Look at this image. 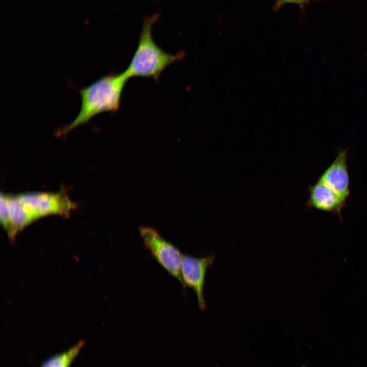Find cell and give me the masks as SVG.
<instances>
[{
    "label": "cell",
    "mask_w": 367,
    "mask_h": 367,
    "mask_svg": "<svg viewBox=\"0 0 367 367\" xmlns=\"http://www.w3.org/2000/svg\"><path fill=\"white\" fill-rule=\"evenodd\" d=\"M129 78L124 71L103 76L81 89L79 92L81 106L78 114L70 123L61 128L57 134L66 135L101 113L116 112L124 87Z\"/></svg>",
    "instance_id": "cell-1"
},
{
    "label": "cell",
    "mask_w": 367,
    "mask_h": 367,
    "mask_svg": "<svg viewBox=\"0 0 367 367\" xmlns=\"http://www.w3.org/2000/svg\"><path fill=\"white\" fill-rule=\"evenodd\" d=\"M158 15L147 17L143 21L139 43L132 61L124 71L127 76L149 77L158 82L162 72L170 64L181 60L183 52L171 55L163 51L155 42L152 35L153 23Z\"/></svg>",
    "instance_id": "cell-2"
},
{
    "label": "cell",
    "mask_w": 367,
    "mask_h": 367,
    "mask_svg": "<svg viewBox=\"0 0 367 367\" xmlns=\"http://www.w3.org/2000/svg\"><path fill=\"white\" fill-rule=\"evenodd\" d=\"M144 247L167 272L177 279L185 288L181 275L183 254L173 244L166 240L154 228H139Z\"/></svg>",
    "instance_id": "cell-3"
},
{
    "label": "cell",
    "mask_w": 367,
    "mask_h": 367,
    "mask_svg": "<svg viewBox=\"0 0 367 367\" xmlns=\"http://www.w3.org/2000/svg\"><path fill=\"white\" fill-rule=\"evenodd\" d=\"M17 196L38 218L51 214L69 216L70 212L76 207V203L61 192H31Z\"/></svg>",
    "instance_id": "cell-4"
},
{
    "label": "cell",
    "mask_w": 367,
    "mask_h": 367,
    "mask_svg": "<svg viewBox=\"0 0 367 367\" xmlns=\"http://www.w3.org/2000/svg\"><path fill=\"white\" fill-rule=\"evenodd\" d=\"M215 255L194 257L183 255L181 265V275L185 284L195 292L199 308L204 310L206 308L203 295L205 274L207 269L212 266Z\"/></svg>",
    "instance_id": "cell-5"
},
{
    "label": "cell",
    "mask_w": 367,
    "mask_h": 367,
    "mask_svg": "<svg viewBox=\"0 0 367 367\" xmlns=\"http://www.w3.org/2000/svg\"><path fill=\"white\" fill-rule=\"evenodd\" d=\"M348 151L340 150L334 161L323 172L319 180L332 190L346 203L349 195Z\"/></svg>",
    "instance_id": "cell-6"
},
{
    "label": "cell",
    "mask_w": 367,
    "mask_h": 367,
    "mask_svg": "<svg viewBox=\"0 0 367 367\" xmlns=\"http://www.w3.org/2000/svg\"><path fill=\"white\" fill-rule=\"evenodd\" d=\"M309 193V197L307 202L309 207L332 213L340 216L345 203L329 187L318 180L310 186Z\"/></svg>",
    "instance_id": "cell-7"
},
{
    "label": "cell",
    "mask_w": 367,
    "mask_h": 367,
    "mask_svg": "<svg viewBox=\"0 0 367 367\" xmlns=\"http://www.w3.org/2000/svg\"><path fill=\"white\" fill-rule=\"evenodd\" d=\"M7 196L11 223L8 235L11 241H14L19 231L38 218L20 201L17 195Z\"/></svg>",
    "instance_id": "cell-8"
},
{
    "label": "cell",
    "mask_w": 367,
    "mask_h": 367,
    "mask_svg": "<svg viewBox=\"0 0 367 367\" xmlns=\"http://www.w3.org/2000/svg\"><path fill=\"white\" fill-rule=\"evenodd\" d=\"M84 345V340H80L68 349L45 360L40 367H69Z\"/></svg>",
    "instance_id": "cell-9"
},
{
    "label": "cell",
    "mask_w": 367,
    "mask_h": 367,
    "mask_svg": "<svg viewBox=\"0 0 367 367\" xmlns=\"http://www.w3.org/2000/svg\"><path fill=\"white\" fill-rule=\"evenodd\" d=\"M0 221L7 233L10 229V217L7 194L1 193L0 195Z\"/></svg>",
    "instance_id": "cell-10"
},
{
    "label": "cell",
    "mask_w": 367,
    "mask_h": 367,
    "mask_svg": "<svg viewBox=\"0 0 367 367\" xmlns=\"http://www.w3.org/2000/svg\"><path fill=\"white\" fill-rule=\"evenodd\" d=\"M308 0H277L275 4V8H280L284 5L288 4H301Z\"/></svg>",
    "instance_id": "cell-11"
}]
</instances>
